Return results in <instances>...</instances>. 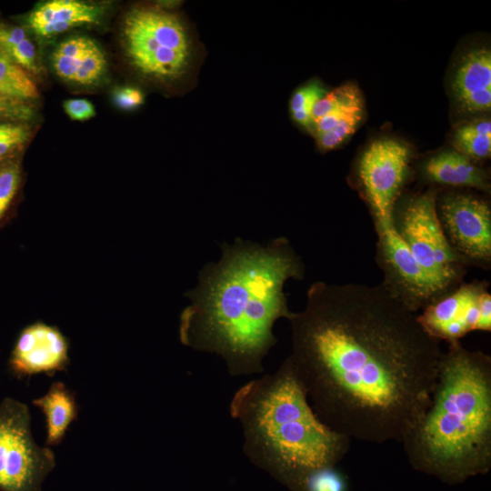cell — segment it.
<instances>
[{"label":"cell","instance_id":"obj_1","mask_svg":"<svg viewBox=\"0 0 491 491\" xmlns=\"http://www.w3.org/2000/svg\"><path fill=\"white\" fill-rule=\"evenodd\" d=\"M295 372L318 418L361 441L402 443L436 386L443 350L383 284L316 282L287 319Z\"/></svg>","mask_w":491,"mask_h":491},{"label":"cell","instance_id":"obj_2","mask_svg":"<svg viewBox=\"0 0 491 491\" xmlns=\"http://www.w3.org/2000/svg\"><path fill=\"white\" fill-rule=\"evenodd\" d=\"M304 273L286 237L265 246L240 238L222 244L219 261L205 266L187 293L191 303L180 316L181 343L220 356L232 376L262 373L277 342L275 323L293 314L285 283Z\"/></svg>","mask_w":491,"mask_h":491},{"label":"cell","instance_id":"obj_3","mask_svg":"<svg viewBox=\"0 0 491 491\" xmlns=\"http://www.w3.org/2000/svg\"><path fill=\"white\" fill-rule=\"evenodd\" d=\"M229 412L241 425L247 458L290 491H306L313 473L336 467L350 447L349 437L316 415L289 356L238 388Z\"/></svg>","mask_w":491,"mask_h":491},{"label":"cell","instance_id":"obj_4","mask_svg":"<svg viewBox=\"0 0 491 491\" xmlns=\"http://www.w3.org/2000/svg\"><path fill=\"white\" fill-rule=\"evenodd\" d=\"M412 467L448 485L491 468V357L460 341L443 352L426 412L401 443Z\"/></svg>","mask_w":491,"mask_h":491},{"label":"cell","instance_id":"obj_5","mask_svg":"<svg viewBox=\"0 0 491 491\" xmlns=\"http://www.w3.org/2000/svg\"><path fill=\"white\" fill-rule=\"evenodd\" d=\"M122 39L130 64L144 76L175 82L194 68V38L175 13L154 6H136L124 18Z\"/></svg>","mask_w":491,"mask_h":491},{"label":"cell","instance_id":"obj_6","mask_svg":"<svg viewBox=\"0 0 491 491\" xmlns=\"http://www.w3.org/2000/svg\"><path fill=\"white\" fill-rule=\"evenodd\" d=\"M395 229L441 296L461 284L469 264L451 246L436 211V194L430 190L394 209Z\"/></svg>","mask_w":491,"mask_h":491},{"label":"cell","instance_id":"obj_7","mask_svg":"<svg viewBox=\"0 0 491 491\" xmlns=\"http://www.w3.org/2000/svg\"><path fill=\"white\" fill-rule=\"evenodd\" d=\"M55 466L54 452L40 446L31 431L25 403L5 397L0 402V491H41Z\"/></svg>","mask_w":491,"mask_h":491},{"label":"cell","instance_id":"obj_8","mask_svg":"<svg viewBox=\"0 0 491 491\" xmlns=\"http://www.w3.org/2000/svg\"><path fill=\"white\" fill-rule=\"evenodd\" d=\"M409 161L408 146L388 137L370 144L359 160L358 177L376 231L394 225V209L408 175Z\"/></svg>","mask_w":491,"mask_h":491},{"label":"cell","instance_id":"obj_9","mask_svg":"<svg viewBox=\"0 0 491 491\" xmlns=\"http://www.w3.org/2000/svg\"><path fill=\"white\" fill-rule=\"evenodd\" d=\"M418 321L424 329L438 341L447 344L473 331L491 330V296L487 283H461L428 306Z\"/></svg>","mask_w":491,"mask_h":491},{"label":"cell","instance_id":"obj_10","mask_svg":"<svg viewBox=\"0 0 491 491\" xmlns=\"http://www.w3.org/2000/svg\"><path fill=\"white\" fill-rule=\"evenodd\" d=\"M451 246L467 263L491 262V209L487 202L465 194L445 196L438 214Z\"/></svg>","mask_w":491,"mask_h":491},{"label":"cell","instance_id":"obj_11","mask_svg":"<svg viewBox=\"0 0 491 491\" xmlns=\"http://www.w3.org/2000/svg\"><path fill=\"white\" fill-rule=\"evenodd\" d=\"M69 344L58 328L36 322L25 327L15 343L9 369L17 377L53 376L69 364Z\"/></svg>","mask_w":491,"mask_h":491},{"label":"cell","instance_id":"obj_12","mask_svg":"<svg viewBox=\"0 0 491 491\" xmlns=\"http://www.w3.org/2000/svg\"><path fill=\"white\" fill-rule=\"evenodd\" d=\"M452 89L464 110L486 112L491 108V53L486 47L469 51L462 59Z\"/></svg>","mask_w":491,"mask_h":491},{"label":"cell","instance_id":"obj_13","mask_svg":"<svg viewBox=\"0 0 491 491\" xmlns=\"http://www.w3.org/2000/svg\"><path fill=\"white\" fill-rule=\"evenodd\" d=\"M102 8L75 0H52L38 5L27 18L29 27L39 36L51 37L72 27L97 23Z\"/></svg>","mask_w":491,"mask_h":491},{"label":"cell","instance_id":"obj_14","mask_svg":"<svg viewBox=\"0 0 491 491\" xmlns=\"http://www.w3.org/2000/svg\"><path fill=\"white\" fill-rule=\"evenodd\" d=\"M423 171L427 180L437 184L484 191L490 188L486 172L456 150L433 155L424 165Z\"/></svg>","mask_w":491,"mask_h":491},{"label":"cell","instance_id":"obj_15","mask_svg":"<svg viewBox=\"0 0 491 491\" xmlns=\"http://www.w3.org/2000/svg\"><path fill=\"white\" fill-rule=\"evenodd\" d=\"M45 416V445L60 444L71 424L77 418L78 406L75 394L63 382H54L48 391L32 401Z\"/></svg>","mask_w":491,"mask_h":491},{"label":"cell","instance_id":"obj_16","mask_svg":"<svg viewBox=\"0 0 491 491\" xmlns=\"http://www.w3.org/2000/svg\"><path fill=\"white\" fill-rule=\"evenodd\" d=\"M456 151L471 160H482L491 153V121L478 119L458 127L454 135Z\"/></svg>","mask_w":491,"mask_h":491},{"label":"cell","instance_id":"obj_17","mask_svg":"<svg viewBox=\"0 0 491 491\" xmlns=\"http://www.w3.org/2000/svg\"><path fill=\"white\" fill-rule=\"evenodd\" d=\"M0 53L26 71H37L35 45L20 26L0 22Z\"/></svg>","mask_w":491,"mask_h":491},{"label":"cell","instance_id":"obj_18","mask_svg":"<svg viewBox=\"0 0 491 491\" xmlns=\"http://www.w3.org/2000/svg\"><path fill=\"white\" fill-rule=\"evenodd\" d=\"M38 95L27 71L0 53V96L25 103Z\"/></svg>","mask_w":491,"mask_h":491},{"label":"cell","instance_id":"obj_19","mask_svg":"<svg viewBox=\"0 0 491 491\" xmlns=\"http://www.w3.org/2000/svg\"><path fill=\"white\" fill-rule=\"evenodd\" d=\"M95 43L85 36H73L62 42L52 55L55 74L63 80L74 83L83 58Z\"/></svg>","mask_w":491,"mask_h":491},{"label":"cell","instance_id":"obj_20","mask_svg":"<svg viewBox=\"0 0 491 491\" xmlns=\"http://www.w3.org/2000/svg\"><path fill=\"white\" fill-rule=\"evenodd\" d=\"M327 93L317 80H312L298 87L292 95L289 110L292 119L309 133L312 130V112L315 105Z\"/></svg>","mask_w":491,"mask_h":491},{"label":"cell","instance_id":"obj_21","mask_svg":"<svg viewBox=\"0 0 491 491\" xmlns=\"http://www.w3.org/2000/svg\"><path fill=\"white\" fill-rule=\"evenodd\" d=\"M362 105L364 104L358 87L347 83L327 92L316 102L313 108L312 119L314 122L333 111Z\"/></svg>","mask_w":491,"mask_h":491},{"label":"cell","instance_id":"obj_22","mask_svg":"<svg viewBox=\"0 0 491 491\" xmlns=\"http://www.w3.org/2000/svg\"><path fill=\"white\" fill-rule=\"evenodd\" d=\"M28 128L18 122L0 120V163L6 162L28 140Z\"/></svg>","mask_w":491,"mask_h":491},{"label":"cell","instance_id":"obj_23","mask_svg":"<svg viewBox=\"0 0 491 491\" xmlns=\"http://www.w3.org/2000/svg\"><path fill=\"white\" fill-rule=\"evenodd\" d=\"M364 109L356 110L340 121L329 131L316 136L321 151H329L339 146L353 135L363 118Z\"/></svg>","mask_w":491,"mask_h":491},{"label":"cell","instance_id":"obj_24","mask_svg":"<svg viewBox=\"0 0 491 491\" xmlns=\"http://www.w3.org/2000/svg\"><path fill=\"white\" fill-rule=\"evenodd\" d=\"M106 60L101 48L95 43L83 58L74 83L87 85L98 81L105 70Z\"/></svg>","mask_w":491,"mask_h":491},{"label":"cell","instance_id":"obj_25","mask_svg":"<svg viewBox=\"0 0 491 491\" xmlns=\"http://www.w3.org/2000/svg\"><path fill=\"white\" fill-rule=\"evenodd\" d=\"M20 183V170L16 163L0 166V222L14 200Z\"/></svg>","mask_w":491,"mask_h":491},{"label":"cell","instance_id":"obj_26","mask_svg":"<svg viewBox=\"0 0 491 491\" xmlns=\"http://www.w3.org/2000/svg\"><path fill=\"white\" fill-rule=\"evenodd\" d=\"M346 477L336 467H326L313 473L306 484V491H346Z\"/></svg>","mask_w":491,"mask_h":491},{"label":"cell","instance_id":"obj_27","mask_svg":"<svg viewBox=\"0 0 491 491\" xmlns=\"http://www.w3.org/2000/svg\"><path fill=\"white\" fill-rule=\"evenodd\" d=\"M31 115L32 111L25 103L0 96V120L23 121Z\"/></svg>","mask_w":491,"mask_h":491},{"label":"cell","instance_id":"obj_28","mask_svg":"<svg viewBox=\"0 0 491 491\" xmlns=\"http://www.w3.org/2000/svg\"><path fill=\"white\" fill-rule=\"evenodd\" d=\"M115 105L124 110H132L144 104L143 92L132 86H124L115 90L114 94Z\"/></svg>","mask_w":491,"mask_h":491},{"label":"cell","instance_id":"obj_29","mask_svg":"<svg viewBox=\"0 0 491 491\" xmlns=\"http://www.w3.org/2000/svg\"><path fill=\"white\" fill-rule=\"evenodd\" d=\"M64 109L72 120L76 121H85L95 115V109L93 104L84 98H75L65 101Z\"/></svg>","mask_w":491,"mask_h":491}]
</instances>
